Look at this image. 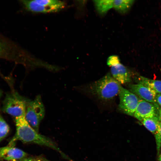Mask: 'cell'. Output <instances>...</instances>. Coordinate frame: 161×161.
<instances>
[{"label":"cell","instance_id":"cell-1","mask_svg":"<svg viewBox=\"0 0 161 161\" xmlns=\"http://www.w3.org/2000/svg\"><path fill=\"white\" fill-rule=\"evenodd\" d=\"M16 131L10 145L19 140L25 143H36L51 148L59 151L60 150L49 139L36 131L29 124L25 115L15 117Z\"/></svg>","mask_w":161,"mask_h":161},{"label":"cell","instance_id":"cell-2","mask_svg":"<svg viewBox=\"0 0 161 161\" xmlns=\"http://www.w3.org/2000/svg\"><path fill=\"white\" fill-rule=\"evenodd\" d=\"M121 86L109 73L92 83L90 86V90L100 99L107 100L113 99L119 94Z\"/></svg>","mask_w":161,"mask_h":161},{"label":"cell","instance_id":"cell-3","mask_svg":"<svg viewBox=\"0 0 161 161\" xmlns=\"http://www.w3.org/2000/svg\"><path fill=\"white\" fill-rule=\"evenodd\" d=\"M30 101L16 92L9 93L4 100L2 110L15 118L25 115L27 105Z\"/></svg>","mask_w":161,"mask_h":161},{"label":"cell","instance_id":"cell-4","mask_svg":"<svg viewBox=\"0 0 161 161\" xmlns=\"http://www.w3.org/2000/svg\"><path fill=\"white\" fill-rule=\"evenodd\" d=\"M22 3L28 10L36 13H50L59 11L65 7L64 1L58 0H22Z\"/></svg>","mask_w":161,"mask_h":161},{"label":"cell","instance_id":"cell-5","mask_svg":"<svg viewBox=\"0 0 161 161\" xmlns=\"http://www.w3.org/2000/svg\"><path fill=\"white\" fill-rule=\"evenodd\" d=\"M45 114V109L40 95H38L28 103L25 114L30 125L38 132L40 123Z\"/></svg>","mask_w":161,"mask_h":161},{"label":"cell","instance_id":"cell-6","mask_svg":"<svg viewBox=\"0 0 161 161\" xmlns=\"http://www.w3.org/2000/svg\"><path fill=\"white\" fill-rule=\"evenodd\" d=\"M118 94L120 98L119 109L124 114L133 116L139 100L137 97L122 86Z\"/></svg>","mask_w":161,"mask_h":161},{"label":"cell","instance_id":"cell-7","mask_svg":"<svg viewBox=\"0 0 161 161\" xmlns=\"http://www.w3.org/2000/svg\"><path fill=\"white\" fill-rule=\"evenodd\" d=\"M24 52L10 41L0 35V58L22 60Z\"/></svg>","mask_w":161,"mask_h":161},{"label":"cell","instance_id":"cell-8","mask_svg":"<svg viewBox=\"0 0 161 161\" xmlns=\"http://www.w3.org/2000/svg\"><path fill=\"white\" fill-rule=\"evenodd\" d=\"M158 107L157 103H152L140 99L133 116L141 121L145 118L154 116L158 117Z\"/></svg>","mask_w":161,"mask_h":161},{"label":"cell","instance_id":"cell-9","mask_svg":"<svg viewBox=\"0 0 161 161\" xmlns=\"http://www.w3.org/2000/svg\"><path fill=\"white\" fill-rule=\"evenodd\" d=\"M130 91L139 96L143 100L153 103H157L156 97L157 93L151 88L138 83L129 85Z\"/></svg>","mask_w":161,"mask_h":161},{"label":"cell","instance_id":"cell-10","mask_svg":"<svg viewBox=\"0 0 161 161\" xmlns=\"http://www.w3.org/2000/svg\"><path fill=\"white\" fill-rule=\"evenodd\" d=\"M111 74L113 78L120 84L130 82L131 76L127 68L122 64L120 61L110 66Z\"/></svg>","mask_w":161,"mask_h":161},{"label":"cell","instance_id":"cell-11","mask_svg":"<svg viewBox=\"0 0 161 161\" xmlns=\"http://www.w3.org/2000/svg\"><path fill=\"white\" fill-rule=\"evenodd\" d=\"M145 127L153 134L156 139L157 151H160L161 138L159 130L160 122L157 116L144 119L141 121Z\"/></svg>","mask_w":161,"mask_h":161},{"label":"cell","instance_id":"cell-12","mask_svg":"<svg viewBox=\"0 0 161 161\" xmlns=\"http://www.w3.org/2000/svg\"><path fill=\"white\" fill-rule=\"evenodd\" d=\"M27 154L22 150L9 145L0 148V159L8 161L23 158Z\"/></svg>","mask_w":161,"mask_h":161},{"label":"cell","instance_id":"cell-13","mask_svg":"<svg viewBox=\"0 0 161 161\" xmlns=\"http://www.w3.org/2000/svg\"><path fill=\"white\" fill-rule=\"evenodd\" d=\"M137 81L138 83L151 88L157 94H161V80L151 79L140 76L137 78Z\"/></svg>","mask_w":161,"mask_h":161},{"label":"cell","instance_id":"cell-14","mask_svg":"<svg viewBox=\"0 0 161 161\" xmlns=\"http://www.w3.org/2000/svg\"><path fill=\"white\" fill-rule=\"evenodd\" d=\"M93 1L97 12L101 16L105 15L109 10L113 7L114 0H94Z\"/></svg>","mask_w":161,"mask_h":161},{"label":"cell","instance_id":"cell-15","mask_svg":"<svg viewBox=\"0 0 161 161\" xmlns=\"http://www.w3.org/2000/svg\"><path fill=\"white\" fill-rule=\"evenodd\" d=\"M134 1L133 0H114L113 8L121 14H124L130 10Z\"/></svg>","mask_w":161,"mask_h":161},{"label":"cell","instance_id":"cell-16","mask_svg":"<svg viewBox=\"0 0 161 161\" xmlns=\"http://www.w3.org/2000/svg\"><path fill=\"white\" fill-rule=\"evenodd\" d=\"M9 131V125L0 113V141L6 137Z\"/></svg>","mask_w":161,"mask_h":161},{"label":"cell","instance_id":"cell-17","mask_svg":"<svg viewBox=\"0 0 161 161\" xmlns=\"http://www.w3.org/2000/svg\"><path fill=\"white\" fill-rule=\"evenodd\" d=\"M119 57L117 55H112L108 57L107 61V64L110 66L120 61Z\"/></svg>","mask_w":161,"mask_h":161},{"label":"cell","instance_id":"cell-18","mask_svg":"<svg viewBox=\"0 0 161 161\" xmlns=\"http://www.w3.org/2000/svg\"><path fill=\"white\" fill-rule=\"evenodd\" d=\"M156 103L161 106V94H157L156 97Z\"/></svg>","mask_w":161,"mask_h":161},{"label":"cell","instance_id":"cell-19","mask_svg":"<svg viewBox=\"0 0 161 161\" xmlns=\"http://www.w3.org/2000/svg\"><path fill=\"white\" fill-rule=\"evenodd\" d=\"M158 118L160 122H161V107L159 108L158 112Z\"/></svg>","mask_w":161,"mask_h":161},{"label":"cell","instance_id":"cell-20","mask_svg":"<svg viewBox=\"0 0 161 161\" xmlns=\"http://www.w3.org/2000/svg\"><path fill=\"white\" fill-rule=\"evenodd\" d=\"M23 161H40L39 160H38L34 159H28L27 160H25Z\"/></svg>","mask_w":161,"mask_h":161},{"label":"cell","instance_id":"cell-21","mask_svg":"<svg viewBox=\"0 0 161 161\" xmlns=\"http://www.w3.org/2000/svg\"><path fill=\"white\" fill-rule=\"evenodd\" d=\"M159 130L161 138V122H160L159 126Z\"/></svg>","mask_w":161,"mask_h":161},{"label":"cell","instance_id":"cell-22","mask_svg":"<svg viewBox=\"0 0 161 161\" xmlns=\"http://www.w3.org/2000/svg\"><path fill=\"white\" fill-rule=\"evenodd\" d=\"M158 160L159 161H161V153L159 156Z\"/></svg>","mask_w":161,"mask_h":161},{"label":"cell","instance_id":"cell-23","mask_svg":"<svg viewBox=\"0 0 161 161\" xmlns=\"http://www.w3.org/2000/svg\"><path fill=\"white\" fill-rule=\"evenodd\" d=\"M18 161L17 160H9V161Z\"/></svg>","mask_w":161,"mask_h":161},{"label":"cell","instance_id":"cell-24","mask_svg":"<svg viewBox=\"0 0 161 161\" xmlns=\"http://www.w3.org/2000/svg\"><path fill=\"white\" fill-rule=\"evenodd\" d=\"M1 94L0 93V98L1 97Z\"/></svg>","mask_w":161,"mask_h":161},{"label":"cell","instance_id":"cell-25","mask_svg":"<svg viewBox=\"0 0 161 161\" xmlns=\"http://www.w3.org/2000/svg\"></svg>","mask_w":161,"mask_h":161}]
</instances>
